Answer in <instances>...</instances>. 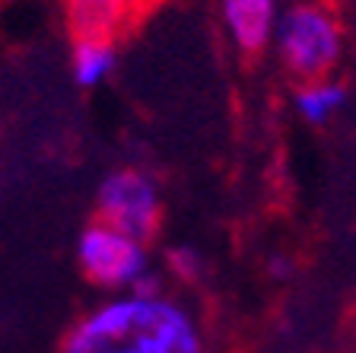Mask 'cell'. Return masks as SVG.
Listing matches in <instances>:
<instances>
[{
    "mask_svg": "<svg viewBox=\"0 0 356 353\" xmlns=\"http://www.w3.org/2000/svg\"><path fill=\"white\" fill-rule=\"evenodd\" d=\"M58 353H204V340L191 312L165 293H118L83 312Z\"/></svg>",
    "mask_w": 356,
    "mask_h": 353,
    "instance_id": "1",
    "label": "cell"
},
{
    "mask_svg": "<svg viewBox=\"0 0 356 353\" xmlns=\"http://www.w3.org/2000/svg\"><path fill=\"white\" fill-rule=\"evenodd\" d=\"M280 61L302 83L327 80L343 52V26L327 3H299L277 22Z\"/></svg>",
    "mask_w": 356,
    "mask_h": 353,
    "instance_id": "2",
    "label": "cell"
},
{
    "mask_svg": "<svg viewBox=\"0 0 356 353\" xmlns=\"http://www.w3.org/2000/svg\"><path fill=\"white\" fill-rule=\"evenodd\" d=\"M96 220L143 245L156 239L163 223V198L156 178L134 166L108 172L96 191Z\"/></svg>",
    "mask_w": 356,
    "mask_h": 353,
    "instance_id": "3",
    "label": "cell"
},
{
    "mask_svg": "<svg viewBox=\"0 0 356 353\" xmlns=\"http://www.w3.org/2000/svg\"><path fill=\"white\" fill-rule=\"evenodd\" d=\"M76 265L92 287L127 293L149 271V251L131 235L92 220L76 239Z\"/></svg>",
    "mask_w": 356,
    "mask_h": 353,
    "instance_id": "4",
    "label": "cell"
},
{
    "mask_svg": "<svg viewBox=\"0 0 356 353\" xmlns=\"http://www.w3.org/2000/svg\"><path fill=\"white\" fill-rule=\"evenodd\" d=\"M134 0H64V19L70 38H102L118 42L140 19Z\"/></svg>",
    "mask_w": 356,
    "mask_h": 353,
    "instance_id": "5",
    "label": "cell"
},
{
    "mask_svg": "<svg viewBox=\"0 0 356 353\" xmlns=\"http://www.w3.org/2000/svg\"><path fill=\"white\" fill-rule=\"evenodd\" d=\"M222 26L238 52L261 54L277 32V0H220Z\"/></svg>",
    "mask_w": 356,
    "mask_h": 353,
    "instance_id": "6",
    "label": "cell"
},
{
    "mask_svg": "<svg viewBox=\"0 0 356 353\" xmlns=\"http://www.w3.org/2000/svg\"><path fill=\"white\" fill-rule=\"evenodd\" d=\"M118 67V42L102 38H76L70 48V74L80 89H96Z\"/></svg>",
    "mask_w": 356,
    "mask_h": 353,
    "instance_id": "7",
    "label": "cell"
},
{
    "mask_svg": "<svg viewBox=\"0 0 356 353\" xmlns=\"http://www.w3.org/2000/svg\"><path fill=\"white\" fill-rule=\"evenodd\" d=\"M343 99H347V93L334 80L302 83L296 93V111L309 125H325L327 118H334V111L343 109Z\"/></svg>",
    "mask_w": 356,
    "mask_h": 353,
    "instance_id": "8",
    "label": "cell"
},
{
    "mask_svg": "<svg viewBox=\"0 0 356 353\" xmlns=\"http://www.w3.org/2000/svg\"><path fill=\"white\" fill-rule=\"evenodd\" d=\"M165 267H169V274L178 280H197L200 271H204V258H200V251L191 249V245H172V249L165 251Z\"/></svg>",
    "mask_w": 356,
    "mask_h": 353,
    "instance_id": "9",
    "label": "cell"
},
{
    "mask_svg": "<svg viewBox=\"0 0 356 353\" xmlns=\"http://www.w3.org/2000/svg\"><path fill=\"white\" fill-rule=\"evenodd\" d=\"M270 274H274V277H286V274H289V261H286V258H274V261H270Z\"/></svg>",
    "mask_w": 356,
    "mask_h": 353,
    "instance_id": "10",
    "label": "cell"
},
{
    "mask_svg": "<svg viewBox=\"0 0 356 353\" xmlns=\"http://www.w3.org/2000/svg\"><path fill=\"white\" fill-rule=\"evenodd\" d=\"M134 3H137V10H140V13H147V10H153L156 3H159V0H134Z\"/></svg>",
    "mask_w": 356,
    "mask_h": 353,
    "instance_id": "11",
    "label": "cell"
}]
</instances>
